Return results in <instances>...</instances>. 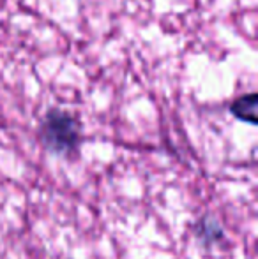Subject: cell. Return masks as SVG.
Returning <instances> with one entry per match:
<instances>
[{"label":"cell","instance_id":"2","mask_svg":"<svg viewBox=\"0 0 258 259\" xmlns=\"http://www.w3.org/2000/svg\"><path fill=\"white\" fill-rule=\"evenodd\" d=\"M232 113H234L237 118L244 120L248 123H256V96L255 94H249L241 99H237L232 104Z\"/></svg>","mask_w":258,"mask_h":259},{"label":"cell","instance_id":"1","mask_svg":"<svg viewBox=\"0 0 258 259\" xmlns=\"http://www.w3.org/2000/svg\"><path fill=\"white\" fill-rule=\"evenodd\" d=\"M43 141L55 154H69L78 147V123L65 113L52 111L43 123Z\"/></svg>","mask_w":258,"mask_h":259}]
</instances>
